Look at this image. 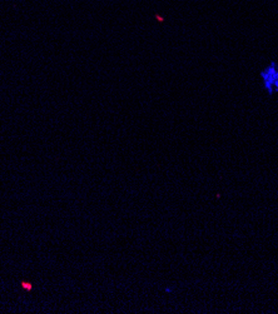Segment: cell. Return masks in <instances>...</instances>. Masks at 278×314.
<instances>
[{
  "instance_id": "6da1fadb",
  "label": "cell",
  "mask_w": 278,
  "mask_h": 314,
  "mask_svg": "<svg viewBox=\"0 0 278 314\" xmlns=\"http://www.w3.org/2000/svg\"><path fill=\"white\" fill-rule=\"evenodd\" d=\"M260 78L267 93H278V66L276 64H269L268 66L262 69Z\"/></svg>"
},
{
  "instance_id": "7a4b0ae2",
  "label": "cell",
  "mask_w": 278,
  "mask_h": 314,
  "mask_svg": "<svg viewBox=\"0 0 278 314\" xmlns=\"http://www.w3.org/2000/svg\"><path fill=\"white\" fill-rule=\"evenodd\" d=\"M21 287L24 288V289H27V290H32V288H33V285H32V283H28V282H21Z\"/></svg>"
}]
</instances>
